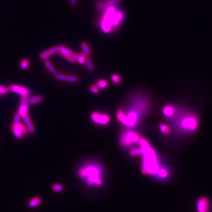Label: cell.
Returning <instances> with one entry per match:
<instances>
[{
	"label": "cell",
	"mask_w": 212,
	"mask_h": 212,
	"mask_svg": "<svg viewBox=\"0 0 212 212\" xmlns=\"http://www.w3.org/2000/svg\"><path fill=\"white\" fill-rule=\"evenodd\" d=\"M0 96H1V94H0Z\"/></svg>",
	"instance_id": "35"
},
{
	"label": "cell",
	"mask_w": 212,
	"mask_h": 212,
	"mask_svg": "<svg viewBox=\"0 0 212 212\" xmlns=\"http://www.w3.org/2000/svg\"><path fill=\"white\" fill-rule=\"evenodd\" d=\"M11 128L14 135L18 138H21L27 133V129L21 122L18 124H12Z\"/></svg>",
	"instance_id": "7"
},
{
	"label": "cell",
	"mask_w": 212,
	"mask_h": 212,
	"mask_svg": "<svg viewBox=\"0 0 212 212\" xmlns=\"http://www.w3.org/2000/svg\"><path fill=\"white\" fill-rule=\"evenodd\" d=\"M62 57H64V58H65L68 61L71 62H75L76 61V60L75 59V58H74V57L72 55H61Z\"/></svg>",
	"instance_id": "31"
},
{
	"label": "cell",
	"mask_w": 212,
	"mask_h": 212,
	"mask_svg": "<svg viewBox=\"0 0 212 212\" xmlns=\"http://www.w3.org/2000/svg\"><path fill=\"white\" fill-rule=\"evenodd\" d=\"M79 177L90 186L100 187L102 184V170L95 163H88L78 170Z\"/></svg>",
	"instance_id": "2"
},
{
	"label": "cell",
	"mask_w": 212,
	"mask_h": 212,
	"mask_svg": "<svg viewBox=\"0 0 212 212\" xmlns=\"http://www.w3.org/2000/svg\"><path fill=\"white\" fill-rule=\"evenodd\" d=\"M144 153V150L142 147L140 148H136L131 150L130 152V154L132 156H138L141 155Z\"/></svg>",
	"instance_id": "21"
},
{
	"label": "cell",
	"mask_w": 212,
	"mask_h": 212,
	"mask_svg": "<svg viewBox=\"0 0 212 212\" xmlns=\"http://www.w3.org/2000/svg\"><path fill=\"white\" fill-rule=\"evenodd\" d=\"M91 91L94 94H98L99 92V88L96 85H92L90 87Z\"/></svg>",
	"instance_id": "33"
},
{
	"label": "cell",
	"mask_w": 212,
	"mask_h": 212,
	"mask_svg": "<svg viewBox=\"0 0 212 212\" xmlns=\"http://www.w3.org/2000/svg\"><path fill=\"white\" fill-rule=\"evenodd\" d=\"M22 118L25 123L26 127L28 131H29L30 133H34L35 132V127H34V125L32 123L29 115L26 114V115L23 116Z\"/></svg>",
	"instance_id": "12"
},
{
	"label": "cell",
	"mask_w": 212,
	"mask_h": 212,
	"mask_svg": "<svg viewBox=\"0 0 212 212\" xmlns=\"http://www.w3.org/2000/svg\"><path fill=\"white\" fill-rule=\"evenodd\" d=\"M9 90L8 87L0 85V94L1 95V96L8 94L9 92Z\"/></svg>",
	"instance_id": "28"
},
{
	"label": "cell",
	"mask_w": 212,
	"mask_h": 212,
	"mask_svg": "<svg viewBox=\"0 0 212 212\" xmlns=\"http://www.w3.org/2000/svg\"><path fill=\"white\" fill-rule=\"evenodd\" d=\"M70 3L72 5H75L77 3V0H70Z\"/></svg>",
	"instance_id": "34"
},
{
	"label": "cell",
	"mask_w": 212,
	"mask_h": 212,
	"mask_svg": "<svg viewBox=\"0 0 212 212\" xmlns=\"http://www.w3.org/2000/svg\"><path fill=\"white\" fill-rule=\"evenodd\" d=\"M180 128L185 132L195 131L198 126V120L196 115L190 114L186 115L178 122Z\"/></svg>",
	"instance_id": "3"
},
{
	"label": "cell",
	"mask_w": 212,
	"mask_h": 212,
	"mask_svg": "<svg viewBox=\"0 0 212 212\" xmlns=\"http://www.w3.org/2000/svg\"><path fill=\"white\" fill-rule=\"evenodd\" d=\"M8 88L9 91L16 93L21 96H29L31 93L29 89L16 84H11Z\"/></svg>",
	"instance_id": "8"
},
{
	"label": "cell",
	"mask_w": 212,
	"mask_h": 212,
	"mask_svg": "<svg viewBox=\"0 0 212 212\" xmlns=\"http://www.w3.org/2000/svg\"><path fill=\"white\" fill-rule=\"evenodd\" d=\"M21 116L18 114H16L14 115V124H18L19 123H20V118H21Z\"/></svg>",
	"instance_id": "32"
},
{
	"label": "cell",
	"mask_w": 212,
	"mask_h": 212,
	"mask_svg": "<svg viewBox=\"0 0 212 212\" xmlns=\"http://www.w3.org/2000/svg\"><path fill=\"white\" fill-rule=\"evenodd\" d=\"M97 86L100 88L104 89L107 87L108 86V82L105 80H99L97 82Z\"/></svg>",
	"instance_id": "22"
},
{
	"label": "cell",
	"mask_w": 212,
	"mask_h": 212,
	"mask_svg": "<svg viewBox=\"0 0 212 212\" xmlns=\"http://www.w3.org/2000/svg\"><path fill=\"white\" fill-rule=\"evenodd\" d=\"M86 55L84 53V52H82L79 55V57L78 58V59L77 60V61L78 62L79 64H83L85 63V60H86Z\"/></svg>",
	"instance_id": "25"
},
{
	"label": "cell",
	"mask_w": 212,
	"mask_h": 212,
	"mask_svg": "<svg viewBox=\"0 0 212 212\" xmlns=\"http://www.w3.org/2000/svg\"><path fill=\"white\" fill-rule=\"evenodd\" d=\"M43 100V97L41 95H36L29 98V104H37L41 102Z\"/></svg>",
	"instance_id": "20"
},
{
	"label": "cell",
	"mask_w": 212,
	"mask_h": 212,
	"mask_svg": "<svg viewBox=\"0 0 212 212\" xmlns=\"http://www.w3.org/2000/svg\"><path fill=\"white\" fill-rule=\"evenodd\" d=\"M139 143L144 150L142 163L143 173L155 175L160 168V165L155 151L144 138H140Z\"/></svg>",
	"instance_id": "1"
},
{
	"label": "cell",
	"mask_w": 212,
	"mask_h": 212,
	"mask_svg": "<svg viewBox=\"0 0 212 212\" xmlns=\"http://www.w3.org/2000/svg\"><path fill=\"white\" fill-rule=\"evenodd\" d=\"M29 60L26 59H22L21 62V69H26L28 67H29Z\"/></svg>",
	"instance_id": "26"
},
{
	"label": "cell",
	"mask_w": 212,
	"mask_h": 212,
	"mask_svg": "<svg viewBox=\"0 0 212 212\" xmlns=\"http://www.w3.org/2000/svg\"><path fill=\"white\" fill-rule=\"evenodd\" d=\"M57 52H58V47L57 46H55L47 50L42 51V52L40 53L39 56L41 59L45 60V59H48L51 56L55 55Z\"/></svg>",
	"instance_id": "9"
},
{
	"label": "cell",
	"mask_w": 212,
	"mask_h": 212,
	"mask_svg": "<svg viewBox=\"0 0 212 212\" xmlns=\"http://www.w3.org/2000/svg\"><path fill=\"white\" fill-rule=\"evenodd\" d=\"M91 120L96 124L100 125H105L110 122V117L108 115L99 112H93L91 115Z\"/></svg>",
	"instance_id": "6"
},
{
	"label": "cell",
	"mask_w": 212,
	"mask_h": 212,
	"mask_svg": "<svg viewBox=\"0 0 212 212\" xmlns=\"http://www.w3.org/2000/svg\"><path fill=\"white\" fill-rule=\"evenodd\" d=\"M140 137L134 132H126L122 134L120 138V143L123 147H130L139 142Z\"/></svg>",
	"instance_id": "5"
},
{
	"label": "cell",
	"mask_w": 212,
	"mask_h": 212,
	"mask_svg": "<svg viewBox=\"0 0 212 212\" xmlns=\"http://www.w3.org/2000/svg\"><path fill=\"white\" fill-rule=\"evenodd\" d=\"M41 202V197L38 196H35L32 197L28 203V206L30 208H34L37 207Z\"/></svg>",
	"instance_id": "15"
},
{
	"label": "cell",
	"mask_w": 212,
	"mask_h": 212,
	"mask_svg": "<svg viewBox=\"0 0 212 212\" xmlns=\"http://www.w3.org/2000/svg\"><path fill=\"white\" fill-rule=\"evenodd\" d=\"M55 78L59 81H68L70 82H75L78 81V78L73 75H66L62 74H57L55 75Z\"/></svg>",
	"instance_id": "11"
},
{
	"label": "cell",
	"mask_w": 212,
	"mask_h": 212,
	"mask_svg": "<svg viewBox=\"0 0 212 212\" xmlns=\"http://www.w3.org/2000/svg\"><path fill=\"white\" fill-rule=\"evenodd\" d=\"M111 79L113 82L115 84H119L121 81L120 77L117 74H112L111 77Z\"/></svg>",
	"instance_id": "27"
},
{
	"label": "cell",
	"mask_w": 212,
	"mask_h": 212,
	"mask_svg": "<svg viewBox=\"0 0 212 212\" xmlns=\"http://www.w3.org/2000/svg\"><path fill=\"white\" fill-rule=\"evenodd\" d=\"M159 128H160V131H161L163 133H164V134H168V133L170 132V128H169V127H168L167 125H166L165 124H161V125H160Z\"/></svg>",
	"instance_id": "24"
},
{
	"label": "cell",
	"mask_w": 212,
	"mask_h": 212,
	"mask_svg": "<svg viewBox=\"0 0 212 212\" xmlns=\"http://www.w3.org/2000/svg\"><path fill=\"white\" fill-rule=\"evenodd\" d=\"M85 62L86 66H87V68L88 69V70H90L91 71H92L94 68H93V65H92V64L91 61L89 59H86Z\"/></svg>",
	"instance_id": "30"
},
{
	"label": "cell",
	"mask_w": 212,
	"mask_h": 212,
	"mask_svg": "<svg viewBox=\"0 0 212 212\" xmlns=\"http://www.w3.org/2000/svg\"><path fill=\"white\" fill-rule=\"evenodd\" d=\"M81 47L83 51V52L86 55H90V49L88 46V45L84 42H82L81 44Z\"/></svg>",
	"instance_id": "23"
},
{
	"label": "cell",
	"mask_w": 212,
	"mask_h": 212,
	"mask_svg": "<svg viewBox=\"0 0 212 212\" xmlns=\"http://www.w3.org/2000/svg\"><path fill=\"white\" fill-rule=\"evenodd\" d=\"M44 65H45L46 68L48 69V71H49L50 73H51L54 75H55V74H57V71L55 70V68L54 67L53 65L52 64V63L51 62V61L49 60H48V59L44 60Z\"/></svg>",
	"instance_id": "19"
},
{
	"label": "cell",
	"mask_w": 212,
	"mask_h": 212,
	"mask_svg": "<svg viewBox=\"0 0 212 212\" xmlns=\"http://www.w3.org/2000/svg\"><path fill=\"white\" fill-rule=\"evenodd\" d=\"M52 190H54L55 191H57V192H59L63 190V186L61 184H54L52 185Z\"/></svg>",
	"instance_id": "29"
},
{
	"label": "cell",
	"mask_w": 212,
	"mask_h": 212,
	"mask_svg": "<svg viewBox=\"0 0 212 212\" xmlns=\"http://www.w3.org/2000/svg\"><path fill=\"white\" fill-rule=\"evenodd\" d=\"M117 117L118 120L122 124H123L124 125H125L126 121H127V117H126V115L124 113V112L122 111V110H121V109L118 110V111L117 112Z\"/></svg>",
	"instance_id": "18"
},
{
	"label": "cell",
	"mask_w": 212,
	"mask_h": 212,
	"mask_svg": "<svg viewBox=\"0 0 212 212\" xmlns=\"http://www.w3.org/2000/svg\"><path fill=\"white\" fill-rule=\"evenodd\" d=\"M196 212H211L212 202L207 196L199 197L196 201Z\"/></svg>",
	"instance_id": "4"
},
{
	"label": "cell",
	"mask_w": 212,
	"mask_h": 212,
	"mask_svg": "<svg viewBox=\"0 0 212 212\" xmlns=\"http://www.w3.org/2000/svg\"><path fill=\"white\" fill-rule=\"evenodd\" d=\"M123 19V14L121 11H115L114 15L111 18L110 24L111 26H117L122 20Z\"/></svg>",
	"instance_id": "10"
},
{
	"label": "cell",
	"mask_w": 212,
	"mask_h": 212,
	"mask_svg": "<svg viewBox=\"0 0 212 212\" xmlns=\"http://www.w3.org/2000/svg\"><path fill=\"white\" fill-rule=\"evenodd\" d=\"M163 112L165 117H171L173 116L174 114L175 113V110L173 107L167 105V106H165L163 108Z\"/></svg>",
	"instance_id": "17"
},
{
	"label": "cell",
	"mask_w": 212,
	"mask_h": 212,
	"mask_svg": "<svg viewBox=\"0 0 212 212\" xmlns=\"http://www.w3.org/2000/svg\"><path fill=\"white\" fill-rule=\"evenodd\" d=\"M57 47L58 52L60 53L61 55H72L73 54L72 51L71 49H68L64 45H59L57 46Z\"/></svg>",
	"instance_id": "16"
},
{
	"label": "cell",
	"mask_w": 212,
	"mask_h": 212,
	"mask_svg": "<svg viewBox=\"0 0 212 212\" xmlns=\"http://www.w3.org/2000/svg\"><path fill=\"white\" fill-rule=\"evenodd\" d=\"M169 174V170H168L167 168H160L155 175H157V178L160 179H167L168 177Z\"/></svg>",
	"instance_id": "13"
},
{
	"label": "cell",
	"mask_w": 212,
	"mask_h": 212,
	"mask_svg": "<svg viewBox=\"0 0 212 212\" xmlns=\"http://www.w3.org/2000/svg\"><path fill=\"white\" fill-rule=\"evenodd\" d=\"M28 110H29L28 103L19 104V109H18V114L22 118L23 116L28 114Z\"/></svg>",
	"instance_id": "14"
}]
</instances>
